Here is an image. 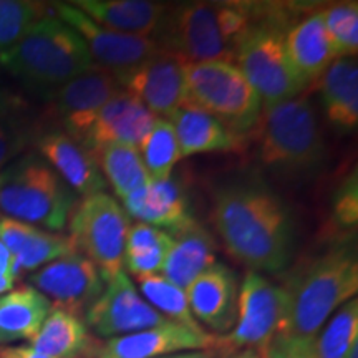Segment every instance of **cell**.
<instances>
[{
    "label": "cell",
    "mask_w": 358,
    "mask_h": 358,
    "mask_svg": "<svg viewBox=\"0 0 358 358\" xmlns=\"http://www.w3.org/2000/svg\"><path fill=\"white\" fill-rule=\"evenodd\" d=\"M70 239L77 252L90 259L105 282L124 268L129 216L106 192L78 201L69 219Z\"/></svg>",
    "instance_id": "9"
},
{
    "label": "cell",
    "mask_w": 358,
    "mask_h": 358,
    "mask_svg": "<svg viewBox=\"0 0 358 358\" xmlns=\"http://www.w3.org/2000/svg\"><path fill=\"white\" fill-rule=\"evenodd\" d=\"M282 312V289L259 272L249 271L239 289L234 329L226 337H216L214 350L224 355L249 350L266 358L279 330Z\"/></svg>",
    "instance_id": "10"
},
{
    "label": "cell",
    "mask_w": 358,
    "mask_h": 358,
    "mask_svg": "<svg viewBox=\"0 0 358 358\" xmlns=\"http://www.w3.org/2000/svg\"><path fill=\"white\" fill-rule=\"evenodd\" d=\"M181 158L199 153L237 150L243 138L231 131L213 115L191 105H182L169 116Z\"/></svg>",
    "instance_id": "25"
},
{
    "label": "cell",
    "mask_w": 358,
    "mask_h": 358,
    "mask_svg": "<svg viewBox=\"0 0 358 358\" xmlns=\"http://www.w3.org/2000/svg\"><path fill=\"white\" fill-rule=\"evenodd\" d=\"M334 219L342 229H352V227L357 226L358 181L355 171L338 186L334 199Z\"/></svg>",
    "instance_id": "37"
},
{
    "label": "cell",
    "mask_w": 358,
    "mask_h": 358,
    "mask_svg": "<svg viewBox=\"0 0 358 358\" xmlns=\"http://www.w3.org/2000/svg\"><path fill=\"white\" fill-rule=\"evenodd\" d=\"M0 243L10 252L17 277L77 252L69 236L3 216L0 217Z\"/></svg>",
    "instance_id": "20"
},
{
    "label": "cell",
    "mask_w": 358,
    "mask_h": 358,
    "mask_svg": "<svg viewBox=\"0 0 358 358\" xmlns=\"http://www.w3.org/2000/svg\"><path fill=\"white\" fill-rule=\"evenodd\" d=\"M284 35L277 27L252 22L236 42V66L261 98L264 108L292 100L307 87L290 64Z\"/></svg>",
    "instance_id": "8"
},
{
    "label": "cell",
    "mask_w": 358,
    "mask_h": 358,
    "mask_svg": "<svg viewBox=\"0 0 358 358\" xmlns=\"http://www.w3.org/2000/svg\"><path fill=\"white\" fill-rule=\"evenodd\" d=\"M78 198L38 155L13 159L0 171V213L3 217L64 231Z\"/></svg>",
    "instance_id": "6"
},
{
    "label": "cell",
    "mask_w": 358,
    "mask_h": 358,
    "mask_svg": "<svg viewBox=\"0 0 358 358\" xmlns=\"http://www.w3.org/2000/svg\"><path fill=\"white\" fill-rule=\"evenodd\" d=\"M211 221L224 248L252 272L277 274L294 254L287 206L259 181H232L214 194Z\"/></svg>",
    "instance_id": "1"
},
{
    "label": "cell",
    "mask_w": 358,
    "mask_h": 358,
    "mask_svg": "<svg viewBox=\"0 0 358 358\" xmlns=\"http://www.w3.org/2000/svg\"><path fill=\"white\" fill-rule=\"evenodd\" d=\"M122 90L113 75L93 69L48 93L47 115L62 123V131L83 145L96 111Z\"/></svg>",
    "instance_id": "14"
},
{
    "label": "cell",
    "mask_w": 358,
    "mask_h": 358,
    "mask_svg": "<svg viewBox=\"0 0 358 358\" xmlns=\"http://www.w3.org/2000/svg\"><path fill=\"white\" fill-rule=\"evenodd\" d=\"M185 75V105L213 115L241 138L257 127L264 110L262 101L234 64H186Z\"/></svg>",
    "instance_id": "7"
},
{
    "label": "cell",
    "mask_w": 358,
    "mask_h": 358,
    "mask_svg": "<svg viewBox=\"0 0 358 358\" xmlns=\"http://www.w3.org/2000/svg\"><path fill=\"white\" fill-rule=\"evenodd\" d=\"M25 103L10 90L0 85V120L17 118L24 110Z\"/></svg>",
    "instance_id": "40"
},
{
    "label": "cell",
    "mask_w": 358,
    "mask_h": 358,
    "mask_svg": "<svg viewBox=\"0 0 358 358\" xmlns=\"http://www.w3.org/2000/svg\"><path fill=\"white\" fill-rule=\"evenodd\" d=\"M284 43L290 64L306 85L319 80L335 60L322 10L290 27Z\"/></svg>",
    "instance_id": "24"
},
{
    "label": "cell",
    "mask_w": 358,
    "mask_h": 358,
    "mask_svg": "<svg viewBox=\"0 0 358 358\" xmlns=\"http://www.w3.org/2000/svg\"><path fill=\"white\" fill-rule=\"evenodd\" d=\"M0 65L27 87L52 93L96 69L83 38L57 15H45L7 53Z\"/></svg>",
    "instance_id": "4"
},
{
    "label": "cell",
    "mask_w": 358,
    "mask_h": 358,
    "mask_svg": "<svg viewBox=\"0 0 358 358\" xmlns=\"http://www.w3.org/2000/svg\"><path fill=\"white\" fill-rule=\"evenodd\" d=\"M48 15L45 3L0 0V55L15 47L32 27Z\"/></svg>",
    "instance_id": "34"
},
{
    "label": "cell",
    "mask_w": 358,
    "mask_h": 358,
    "mask_svg": "<svg viewBox=\"0 0 358 358\" xmlns=\"http://www.w3.org/2000/svg\"><path fill=\"white\" fill-rule=\"evenodd\" d=\"M249 25L248 3H181L166 8L153 40L185 64H232L237 38Z\"/></svg>",
    "instance_id": "3"
},
{
    "label": "cell",
    "mask_w": 358,
    "mask_h": 358,
    "mask_svg": "<svg viewBox=\"0 0 358 358\" xmlns=\"http://www.w3.org/2000/svg\"><path fill=\"white\" fill-rule=\"evenodd\" d=\"M83 322L88 330L105 340L169 324L138 294L124 271L106 280L105 290L85 313Z\"/></svg>",
    "instance_id": "12"
},
{
    "label": "cell",
    "mask_w": 358,
    "mask_h": 358,
    "mask_svg": "<svg viewBox=\"0 0 358 358\" xmlns=\"http://www.w3.org/2000/svg\"><path fill=\"white\" fill-rule=\"evenodd\" d=\"M138 153L151 181L159 182L171 178L174 166L181 159L171 123L164 118H156L155 124L138 146Z\"/></svg>",
    "instance_id": "32"
},
{
    "label": "cell",
    "mask_w": 358,
    "mask_h": 358,
    "mask_svg": "<svg viewBox=\"0 0 358 358\" xmlns=\"http://www.w3.org/2000/svg\"><path fill=\"white\" fill-rule=\"evenodd\" d=\"M345 358H358V342L350 348V352L347 353Z\"/></svg>",
    "instance_id": "44"
},
{
    "label": "cell",
    "mask_w": 358,
    "mask_h": 358,
    "mask_svg": "<svg viewBox=\"0 0 358 358\" xmlns=\"http://www.w3.org/2000/svg\"><path fill=\"white\" fill-rule=\"evenodd\" d=\"M187 303L196 322L217 334H229L237 320L236 274L226 264L214 262L186 289Z\"/></svg>",
    "instance_id": "18"
},
{
    "label": "cell",
    "mask_w": 358,
    "mask_h": 358,
    "mask_svg": "<svg viewBox=\"0 0 358 358\" xmlns=\"http://www.w3.org/2000/svg\"><path fill=\"white\" fill-rule=\"evenodd\" d=\"M29 280L50 301L52 308H60L80 319L100 299L106 284L95 264L80 252L40 267L30 274Z\"/></svg>",
    "instance_id": "13"
},
{
    "label": "cell",
    "mask_w": 358,
    "mask_h": 358,
    "mask_svg": "<svg viewBox=\"0 0 358 358\" xmlns=\"http://www.w3.org/2000/svg\"><path fill=\"white\" fill-rule=\"evenodd\" d=\"M216 357H217L216 350H198V352L181 353V355H174L169 358H216Z\"/></svg>",
    "instance_id": "42"
},
{
    "label": "cell",
    "mask_w": 358,
    "mask_h": 358,
    "mask_svg": "<svg viewBox=\"0 0 358 358\" xmlns=\"http://www.w3.org/2000/svg\"><path fill=\"white\" fill-rule=\"evenodd\" d=\"M95 158L105 181L110 182L115 194L122 201L151 182L150 174L138 153V148L108 145L98 150Z\"/></svg>",
    "instance_id": "30"
},
{
    "label": "cell",
    "mask_w": 358,
    "mask_h": 358,
    "mask_svg": "<svg viewBox=\"0 0 358 358\" xmlns=\"http://www.w3.org/2000/svg\"><path fill=\"white\" fill-rule=\"evenodd\" d=\"M327 35L335 60L355 58L358 52V6L357 2H342L322 10Z\"/></svg>",
    "instance_id": "35"
},
{
    "label": "cell",
    "mask_w": 358,
    "mask_h": 358,
    "mask_svg": "<svg viewBox=\"0 0 358 358\" xmlns=\"http://www.w3.org/2000/svg\"><path fill=\"white\" fill-rule=\"evenodd\" d=\"M71 6L103 29L136 37L155 35L168 8L151 0H77Z\"/></svg>",
    "instance_id": "23"
},
{
    "label": "cell",
    "mask_w": 358,
    "mask_h": 358,
    "mask_svg": "<svg viewBox=\"0 0 358 358\" xmlns=\"http://www.w3.org/2000/svg\"><path fill=\"white\" fill-rule=\"evenodd\" d=\"M169 234L173 236L174 243L161 274L186 292L192 282L216 262V241L196 219Z\"/></svg>",
    "instance_id": "22"
},
{
    "label": "cell",
    "mask_w": 358,
    "mask_h": 358,
    "mask_svg": "<svg viewBox=\"0 0 358 358\" xmlns=\"http://www.w3.org/2000/svg\"><path fill=\"white\" fill-rule=\"evenodd\" d=\"M234 358H261L257 355V353L254 352H249V350H244V352H239Z\"/></svg>",
    "instance_id": "43"
},
{
    "label": "cell",
    "mask_w": 358,
    "mask_h": 358,
    "mask_svg": "<svg viewBox=\"0 0 358 358\" xmlns=\"http://www.w3.org/2000/svg\"><path fill=\"white\" fill-rule=\"evenodd\" d=\"M15 268H13V259L6 245L0 243V295L12 290L15 284Z\"/></svg>",
    "instance_id": "39"
},
{
    "label": "cell",
    "mask_w": 358,
    "mask_h": 358,
    "mask_svg": "<svg viewBox=\"0 0 358 358\" xmlns=\"http://www.w3.org/2000/svg\"><path fill=\"white\" fill-rule=\"evenodd\" d=\"M216 337L169 322L100 343L96 358H164L178 352L214 350Z\"/></svg>",
    "instance_id": "16"
},
{
    "label": "cell",
    "mask_w": 358,
    "mask_h": 358,
    "mask_svg": "<svg viewBox=\"0 0 358 358\" xmlns=\"http://www.w3.org/2000/svg\"><path fill=\"white\" fill-rule=\"evenodd\" d=\"M320 80L324 113L340 131H352L358 124V64L355 58H337Z\"/></svg>",
    "instance_id": "27"
},
{
    "label": "cell",
    "mask_w": 358,
    "mask_h": 358,
    "mask_svg": "<svg viewBox=\"0 0 358 358\" xmlns=\"http://www.w3.org/2000/svg\"><path fill=\"white\" fill-rule=\"evenodd\" d=\"M173 243V236L168 231L143 222L133 224L124 245V267L136 279L156 275L163 268Z\"/></svg>",
    "instance_id": "29"
},
{
    "label": "cell",
    "mask_w": 358,
    "mask_h": 358,
    "mask_svg": "<svg viewBox=\"0 0 358 358\" xmlns=\"http://www.w3.org/2000/svg\"><path fill=\"white\" fill-rule=\"evenodd\" d=\"M30 343L34 350L50 358H96L101 342L90 334L83 319L52 308Z\"/></svg>",
    "instance_id": "26"
},
{
    "label": "cell",
    "mask_w": 358,
    "mask_h": 358,
    "mask_svg": "<svg viewBox=\"0 0 358 358\" xmlns=\"http://www.w3.org/2000/svg\"><path fill=\"white\" fill-rule=\"evenodd\" d=\"M308 345L310 343H302L285 338H274L266 358H312Z\"/></svg>",
    "instance_id": "38"
},
{
    "label": "cell",
    "mask_w": 358,
    "mask_h": 358,
    "mask_svg": "<svg viewBox=\"0 0 358 358\" xmlns=\"http://www.w3.org/2000/svg\"><path fill=\"white\" fill-rule=\"evenodd\" d=\"M259 123V159L268 171L284 181H301L319 171L325 141L307 96L267 106Z\"/></svg>",
    "instance_id": "5"
},
{
    "label": "cell",
    "mask_w": 358,
    "mask_h": 358,
    "mask_svg": "<svg viewBox=\"0 0 358 358\" xmlns=\"http://www.w3.org/2000/svg\"><path fill=\"white\" fill-rule=\"evenodd\" d=\"M32 131L19 122V118L0 120V171L8 166L29 148Z\"/></svg>",
    "instance_id": "36"
},
{
    "label": "cell",
    "mask_w": 358,
    "mask_h": 358,
    "mask_svg": "<svg viewBox=\"0 0 358 358\" xmlns=\"http://www.w3.org/2000/svg\"><path fill=\"white\" fill-rule=\"evenodd\" d=\"M0 358H50L47 355H42L32 347L22 345V347H7L0 348Z\"/></svg>",
    "instance_id": "41"
},
{
    "label": "cell",
    "mask_w": 358,
    "mask_h": 358,
    "mask_svg": "<svg viewBox=\"0 0 358 358\" xmlns=\"http://www.w3.org/2000/svg\"><path fill=\"white\" fill-rule=\"evenodd\" d=\"M185 66L178 57L159 52L124 73L118 83L155 116L169 118L186 101Z\"/></svg>",
    "instance_id": "15"
},
{
    "label": "cell",
    "mask_w": 358,
    "mask_h": 358,
    "mask_svg": "<svg viewBox=\"0 0 358 358\" xmlns=\"http://www.w3.org/2000/svg\"><path fill=\"white\" fill-rule=\"evenodd\" d=\"M53 10L58 19L83 38L96 69L113 75L116 80L161 52L153 38L103 29L71 3H53Z\"/></svg>",
    "instance_id": "11"
},
{
    "label": "cell",
    "mask_w": 358,
    "mask_h": 358,
    "mask_svg": "<svg viewBox=\"0 0 358 358\" xmlns=\"http://www.w3.org/2000/svg\"><path fill=\"white\" fill-rule=\"evenodd\" d=\"M280 289L284 312L275 338L310 343L327 320L358 290V259L352 237L338 239L303 262Z\"/></svg>",
    "instance_id": "2"
},
{
    "label": "cell",
    "mask_w": 358,
    "mask_h": 358,
    "mask_svg": "<svg viewBox=\"0 0 358 358\" xmlns=\"http://www.w3.org/2000/svg\"><path fill=\"white\" fill-rule=\"evenodd\" d=\"M38 156L71 187L80 198L106 191V181L95 155L71 140L62 129H52L35 140Z\"/></svg>",
    "instance_id": "19"
},
{
    "label": "cell",
    "mask_w": 358,
    "mask_h": 358,
    "mask_svg": "<svg viewBox=\"0 0 358 358\" xmlns=\"http://www.w3.org/2000/svg\"><path fill=\"white\" fill-rule=\"evenodd\" d=\"M155 122L156 116L122 88L96 111L82 146L93 155L108 145L138 148Z\"/></svg>",
    "instance_id": "17"
},
{
    "label": "cell",
    "mask_w": 358,
    "mask_h": 358,
    "mask_svg": "<svg viewBox=\"0 0 358 358\" xmlns=\"http://www.w3.org/2000/svg\"><path fill=\"white\" fill-rule=\"evenodd\" d=\"M164 358H169V357H164Z\"/></svg>",
    "instance_id": "45"
},
{
    "label": "cell",
    "mask_w": 358,
    "mask_h": 358,
    "mask_svg": "<svg viewBox=\"0 0 358 358\" xmlns=\"http://www.w3.org/2000/svg\"><path fill=\"white\" fill-rule=\"evenodd\" d=\"M50 310V301L32 285L0 295V343L32 340Z\"/></svg>",
    "instance_id": "28"
},
{
    "label": "cell",
    "mask_w": 358,
    "mask_h": 358,
    "mask_svg": "<svg viewBox=\"0 0 358 358\" xmlns=\"http://www.w3.org/2000/svg\"><path fill=\"white\" fill-rule=\"evenodd\" d=\"M358 342V301L343 303L327 320V325L312 340L308 350L312 358H345Z\"/></svg>",
    "instance_id": "31"
},
{
    "label": "cell",
    "mask_w": 358,
    "mask_h": 358,
    "mask_svg": "<svg viewBox=\"0 0 358 358\" xmlns=\"http://www.w3.org/2000/svg\"><path fill=\"white\" fill-rule=\"evenodd\" d=\"M138 284H140L143 299L164 319L185 325L187 329L203 330V327L192 317L185 290L178 289L176 285L158 274L138 279Z\"/></svg>",
    "instance_id": "33"
},
{
    "label": "cell",
    "mask_w": 358,
    "mask_h": 358,
    "mask_svg": "<svg viewBox=\"0 0 358 358\" xmlns=\"http://www.w3.org/2000/svg\"><path fill=\"white\" fill-rule=\"evenodd\" d=\"M123 209L129 217L148 226L174 232L192 221L186 192L176 179L148 182L123 201Z\"/></svg>",
    "instance_id": "21"
}]
</instances>
